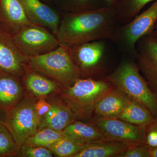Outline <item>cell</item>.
<instances>
[{"label": "cell", "mask_w": 157, "mask_h": 157, "mask_svg": "<svg viewBox=\"0 0 157 157\" xmlns=\"http://www.w3.org/2000/svg\"><path fill=\"white\" fill-rule=\"evenodd\" d=\"M119 25L114 6L63 13L56 36L60 45L70 48L96 40H111Z\"/></svg>", "instance_id": "cell-1"}, {"label": "cell", "mask_w": 157, "mask_h": 157, "mask_svg": "<svg viewBox=\"0 0 157 157\" xmlns=\"http://www.w3.org/2000/svg\"><path fill=\"white\" fill-rule=\"evenodd\" d=\"M133 57L123 60L112 73L104 79L124 93L132 100L145 106L157 117V95L149 87L140 75Z\"/></svg>", "instance_id": "cell-2"}, {"label": "cell", "mask_w": 157, "mask_h": 157, "mask_svg": "<svg viewBox=\"0 0 157 157\" xmlns=\"http://www.w3.org/2000/svg\"><path fill=\"white\" fill-rule=\"evenodd\" d=\"M114 88L104 78H80L67 86L63 98L76 118L88 117L94 113L100 100Z\"/></svg>", "instance_id": "cell-3"}, {"label": "cell", "mask_w": 157, "mask_h": 157, "mask_svg": "<svg viewBox=\"0 0 157 157\" xmlns=\"http://www.w3.org/2000/svg\"><path fill=\"white\" fill-rule=\"evenodd\" d=\"M28 67L30 70L67 86L81 77L69 49L61 45L45 54L29 58Z\"/></svg>", "instance_id": "cell-4"}, {"label": "cell", "mask_w": 157, "mask_h": 157, "mask_svg": "<svg viewBox=\"0 0 157 157\" xmlns=\"http://www.w3.org/2000/svg\"><path fill=\"white\" fill-rule=\"evenodd\" d=\"M157 20V0L131 21L117 27L111 40L121 50L135 59L137 42L151 32Z\"/></svg>", "instance_id": "cell-5"}, {"label": "cell", "mask_w": 157, "mask_h": 157, "mask_svg": "<svg viewBox=\"0 0 157 157\" xmlns=\"http://www.w3.org/2000/svg\"><path fill=\"white\" fill-rule=\"evenodd\" d=\"M12 35L17 48L28 58L45 54L60 45L56 36L48 29L33 23Z\"/></svg>", "instance_id": "cell-6"}, {"label": "cell", "mask_w": 157, "mask_h": 157, "mask_svg": "<svg viewBox=\"0 0 157 157\" xmlns=\"http://www.w3.org/2000/svg\"><path fill=\"white\" fill-rule=\"evenodd\" d=\"M36 104L33 99L23 100L8 111L4 121L20 147L39 128L41 118Z\"/></svg>", "instance_id": "cell-7"}, {"label": "cell", "mask_w": 157, "mask_h": 157, "mask_svg": "<svg viewBox=\"0 0 157 157\" xmlns=\"http://www.w3.org/2000/svg\"><path fill=\"white\" fill-rule=\"evenodd\" d=\"M92 124L106 140L121 142L129 147L145 144L146 127L135 125L118 118H95Z\"/></svg>", "instance_id": "cell-8"}, {"label": "cell", "mask_w": 157, "mask_h": 157, "mask_svg": "<svg viewBox=\"0 0 157 157\" xmlns=\"http://www.w3.org/2000/svg\"><path fill=\"white\" fill-rule=\"evenodd\" d=\"M81 76H96L104 73L106 46L104 40H96L68 48Z\"/></svg>", "instance_id": "cell-9"}, {"label": "cell", "mask_w": 157, "mask_h": 157, "mask_svg": "<svg viewBox=\"0 0 157 157\" xmlns=\"http://www.w3.org/2000/svg\"><path fill=\"white\" fill-rule=\"evenodd\" d=\"M28 60L17 48L12 34L0 25V71L24 76L29 69Z\"/></svg>", "instance_id": "cell-10"}, {"label": "cell", "mask_w": 157, "mask_h": 157, "mask_svg": "<svg viewBox=\"0 0 157 157\" xmlns=\"http://www.w3.org/2000/svg\"><path fill=\"white\" fill-rule=\"evenodd\" d=\"M135 59L149 87L157 95V42L146 36L136 45Z\"/></svg>", "instance_id": "cell-11"}, {"label": "cell", "mask_w": 157, "mask_h": 157, "mask_svg": "<svg viewBox=\"0 0 157 157\" xmlns=\"http://www.w3.org/2000/svg\"><path fill=\"white\" fill-rule=\"evenodd\" d=\"M29 21L48 29L56 36L60 21V14L41 0H20Z\"/></svg>", "instance_id": "cell-12"}, {"label": "cell", "mask_w": 157, "mask_h": 157, "mask_svg": "<svg viewBox=\"0 0 157 157\" xmlns=\"http://www.w3.org/2000/svg\"><path fill=\"white\" fill-rule=\"evenodd\" d=\"M31 23L20 0H0V25L10 33Z\"/></svg>", "instance_id": "cell-13"}, {"label": "cell", "mask_w": 157, "mask_h": 157, "mask_svg": "<svg viewBox=\"0 0 157 157\" xmlns=\"http://www.w3.org/2000/svg\"><path fill=\"white\" fill-rule=\"evenodd\" d=\"M131 99L114 88L107 93L96 105V118H117L128 104Z\"/></svg>", "instance_id": "cell-14"}, {"label": "cell", "mask_w": 157, "mask_h": 157, "mask_svg": "<svg viewBox=\"0 0 157 157\" xmlns=\"http://www.w3.org/2000/svg\"><path fill=\"white\" fill-rule=\"evenodd\" d=\"M75 119L73 111L67 104L54 103L51 104L49 110L41 117L38 130L47 128L63 131Z\"/></svg>", "instance_id": "cell-15"}, {"label": "cell", "mask_w": 157, "mask_h": 157, "mask_svg": "<svg viewBox=\"0 0 157 157\" xmlns=\"http://www.w3.org/2000/svg\"><path fill=\"white\" fill-rule=\"evenodd\" d=\"M17 78L0 71V108L9 111L19 103L23 90Z\"/></svg>", "instance_id": "cell-16"}, {"label": "cell", "mask_w": 157, "mask_h": 157, "mask_svg": "<svg viewBox=\"0 0 157 157\" xmlns=\"http://www.w3.org/2000/svg\"><path fill=\"white\" fill-rule=\"evenodd\" d=\"M129 147L123 143L109 140H101L86 144L73 157H116Z\"/></svg>", "instance_id": "cell-17"}, {"label": "cell", "mask_w": 157, "mask_h": 157, "mask_svg": "<svg viewBox=\"0 0 157 157\" xmlns=\"http://www.w3.org/2000/svg\"><path fill=\"white\" fill-rule=\"evenodd\" d=\"M63 131L68 138L81 145L105 140L103 135L92 124L73 121Z\"/></svg>", "instance_id": "cell-18"}, {"label": "cell", "mask_w": 157, "mask_h": 157, "mask_svg": "<svg viewBox=\"0 0 157 157\" xmlns=\"http://www.w3.org/2000/svg\"><path fill=\"white\" fill-rule=\"evenodd\" d=\"M24 76L26 86L31 92L38 97L52 94L58 88V82L29 69Z\"/></svg>", "instance_id": "cell-19"}, {"label": "cell", "mask_w": 157, "mask_h": 157, "mask_svg": "<svg viewBox=\"0 0 157 157\" xmlns=\"http://www.w3.org/2000/svg\"><path fill=\"white\" fill-rule=\"evenodd\" d=\"M117 118L132 124L147 127L153 121L155 117L147 107L131 99Z\"/></svg>", "instance_id": "cell-20"}, {"label": "cell", "mask_w": 157, "mask_h": 157, "mask_svg": "<svg viewBox=\"0 0 157 157\" xmlns=\"http://www.w3.org/2000/svg\"><path fill=\"white\" fill-rule=\"evenodd\" d=\"M156 0H121L114 6L120 25L131 21L148 3Z\"/></svg>", "instance_id": "cell-21"}, {"label": "cell", "mask_w": 157, "mask_h": 157, "mask_svg": "<svg viewBox=\"0 0 157 157\" xmlns=\"http://www.w3.org/2000/svg\"><path fill=\"white\" fill-rule=\"evenodd\" d=\"M67 137L63 131L50 128L39 129L37 132L25 140V144L48 147L51 144L62 138Z\"/></svg>", "instance_id": "cell-22"}, {"label": "cell", "mask_w": 157, "mask_h": 157, "mask_svg": "<svg viewBox=\"0 0 157 157\" xmlns=\"http://www.w3.org/2000/svg\"><path fill=\"white\" fill-rule=\"evenodd\" d=\"M106 6L105 0H59L60 9L63 13L93 11Z\"/></svg>", "instance_id": "cell-23"}, {"label": "cell", "mask_w": 157, "mask_h": 157, "mask_svg": "<svg viewBox=\"0 0 157 157\" xmlns=\"http://www.w3.org/2000/svg\"><path fill=\"white\" fill-rule=\"evenodd\" d=\"M19 147L4 121L0 119V156L16 155Z\"/></svg>", "instance_id": "cell-24"}, {"label": "cell", "mask_w": 157, "mask_h": 157, "mask_svg": "<svg viewBox=\"0 0 157 157\" xmlns=\"http://www.w3.org/2000/svg\"><path fill=\"white\" fill-rule=\"evenodd\" d=\"M83 145L74 142L68 137L62 138L51 144L47 148L52 153L60 157H73L78 153Z\"/></svg>", "instance_id": "cell-25"}, {"label": "cell", "mask_w": 157, "mask_h": 157, "mask_svg": "<svg viewBox=\"0 0 157 157\" xmlns=\"http://www.w3.org/2000/svg\"><path fill=\"white\" fill-rule=\"evenodd\" d=\"M20 152L23 157H51V151L47 147L23 144L20 147Z\"/></svg>", "instance_id": "cell-26"}, {"label": "cell", "mask_w": 157, "mask_h": 157, "mask_svg": "<svg viewBox=\"0 0 157 157\" xmlns=\"http://www.w3.org/2000/svg\"><path fill=\"white\" fill-rule=\"evenodd\" d=\"M116 157H150L149 149L145 144L131 146Z\"/></svg>", "instance_id": "cell-27"}, {"label": "cell", "mask_w": 157, "mask_h": 157, "mask_svg": "<svg viewBox=\"0 0 157 157\" xmlns=\"http://www.w3.org/2000/svg\"><path fill=\"white\" fill-rule=\"evenodd\" d=\"M145 145L149 149L157 147V117L146 127Z\"/></svg>", "instance_id": "cell-28"}, {"label": "cell", "mask_w": 157, "mask_h": 157, "mask_svg": "<svg viewBox=\"0 0 157 157\" xmlns=\"http://www.w3.org/2000/svg\"><path fill=\"white\" fill-rule=\"evenodd\" d=\"M51 107V104H49L44 98H41L36 102V109L40 118L48 112Z\"/></svg>", "instance_id": "cell-29"}, {"label": "cell", "mask_w": 157, "mask_h": 157, "mask_svg": "<svg viewBox=\"0 0 157 157\" xmlns=\"http://www.w3.org/2000/svg\"><path fill=\"white\" fill-rule=\"evenodd\" d=\"M147 36L151 37L152 39L157 42V20L151 32Z\"/></svg>", "instance_id": "cell-30"}, {"label": "cell", "mask_w": 157, "mask_h": 157, "mask_svg": "<svg viewBox=\"0 0 157 157\" xmlns=\"http://www.w3.org/2000/svg\"><path fill=\"white\" fill-rule=\"evenodd\" d=\"M121 0H105L106 6H115Z\"/></svg>", "instance_id": "cell-31"}, {"label": "cell", "mask_w": 157, "mask_h": 157, "mask_svg": "<svg viewBox=\"0 0 157 157\" xmlns=\"http://www.w3.org/2000/svg\"><path fill=\"white\" fill-rule=\"evenodd\" d=\"M150 157H157V147L149 149Z\"/></svg>", "instance_id": "cell-32"}, {"label": "cell", "mask_w": 157, "mask_h": 157, "mask_svg": "<svg viewBox=\"0 0 157 157\" xmlns=\"http://www.w3.org/2000/svg\"><path fill=\"white\" fill-rule=\"evenodd\" d=\"M0 119H1V117H0Z\"/></svg>", "instance_id": "cell-33"}]
</instances>
